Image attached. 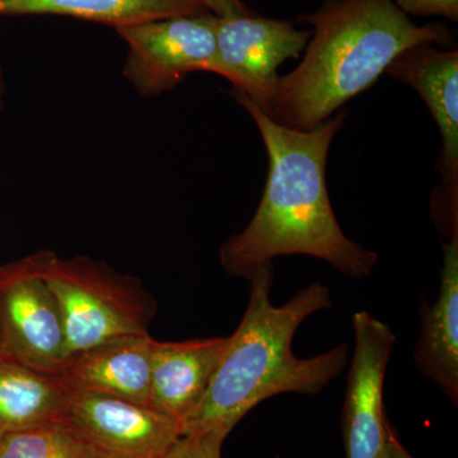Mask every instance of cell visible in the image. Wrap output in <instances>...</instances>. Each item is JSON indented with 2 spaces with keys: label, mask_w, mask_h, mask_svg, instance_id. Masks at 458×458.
<instances>
[{
  "label": "cell",
  "mask_w": 458,
  "mask_h": 458,
  "mask_svg": "<svg viewBox=\"0 0 458 458\" xmlns=\"http://www.w3.org/2000/svg\"><path fill=\"white\" fill-rule=\"evenodd\" d=\"M231 95L258 125L269 156V174L251 221L219 250L223 269L247 280L279 256L307 255L351 278L372 276L378 255L345 236L327 192L328 150L345 111L313 131H295L271 120L243 93L233 89Z\"/></svg>",
  "instance_id": "obj_1"
},
{
  "label": "cell",
  "mask_w": 458,
  "mask_h": 458,
  "mask_svg": "<svg viewBox=\"0 0 458 458\" xmlns=\"http://www.w3.org/2000/svg\"><path fill=\"white\" fill-rule=\"evenodd\" d=\"M247 280L246 311L227 337L203 399L183 420L182 436L214 430L229 434L262 401L280 394H318L346 366V344L303 360L292 352L295 331L304 319L333 307L327 286L312 283L289 302L274 306L273 264L258 267Z\"/></svg>",
  "instance_id": "obj_2"
},
{
  "label": "cell",
  "mask_w": 458,
  "mask_h": 458,
  "mask_svg": "<svg viewBox=\"0 0 458 458\" xmlns=\"http://www.w3.org/2000/svg\"><path fill=\"white\" fill-rule=\"evenodd\" d=\"M313 26L302 62L279 77L267 116L310 131L378 80L403 51L420 44L445 45L441 25L418 26L394 0H325L300 17Z\"/></svg>",
  "instance_id": "obj_3"
},
{
  "label": "cell",
  "mask_w": 458,
  "mask_h": 458,
  "mask_svg": "<svg viewBox=\"0 0 458 458\" xmlns=\"http://www.w3.org/2000/svg\"><path fill=\"white\" fill-rule=\"evenodd\" d=\"M30 256L59 304L68 357L114 340L149 335L158 306L140 279L89 256L63 259L49 250Z\"/></svg>",
  "instance_id": "obj_4"
},
{
  "label": "cell",
  "mask_w": 458,
  "mask_h": 458,
  "mask_svg": "<svg viewBox=\"0 0 458 458\" xmlns=\"http://www.w3.org/2000/svg\"><path fill=\"white\" fill-rule=\"evenodd\" d=\"M218 21L207 12L117 27L129 47L123 77L140 95L155 98L176 89L189 74L209 73Z\"/></svg>",
  "instance_id": "obj_5"
},
{
  "label": "cell",
  "mask_w": 458,
  "mask_h": 458,
  "mask_svg": "<svg viewBox=\"0 0 458 458\" xmlns=\"http://www.w3.org/2000/svg\"><path fill=\"white\" fill-rule=\"evenodd\" d=\"M0 357L50 375L68 358L59 304L30 255L0 267Z\"/></svg>",
  "instance_id": "obj_6"
},
{
  "label": "cell",
  "mask_w": 458,
  "mask_h": 458,
  "mask_svg": "<svg viewBox=\"0 0 458 458\" xmlns=\"http://www.w3.org/2000/svg\"><path fill=\"white\" fill-rule=\"evenodd\" d=\"M386 73L426 101L442 138V182L432 195V218L447 240L458 236V51L420 44L401 53Z\"/></svg>",
  "instance_id": "obj_7"
},
{
  "label": "cell",
  "mask_w": 458,
  "mask_h": 458,
  "mask_svg": "<svg viewBox=\"0 0 458 458\" xmlns=\"http://www.w3.org/2000/svg\"><path fill=\"white\" fill-rule=\"evenodd\" d=\"M311 32L297 30L288 21L246 14L219 17L216 51L209 73L218 74L234 89L267 113L278 87V68L297 57Z\"/></svg>",
  "instance_id": "obj_8"
},
{
  "label": "cell",
  "mask_w": 458,
  "mask_h": 458,
  "mask_svg": "<svg viewBox=\"0 0 458 458\" xmlns=\"http://www.w3.org/2000/svg\"><path fill=\"white\" fill-rule=\"evenodd\" d=\"M60 421L98 458H161L182 436L177 419L101 394L69 393Z\"/></svg>",
  "instance_id": "obj_9"
},
{
  "label": "cell",
  "mask_w": 458,
  "mask_h": 458,
  "mask_svg": "<svg viewBox=\"0 0 458 458\" xmlns=\"http://www.w3.org/2000/svg\"><path fill=\"white\" fill-rule=\"evenodd\" d=\"M352 330L355 349L343 408L346 457L390 458L384 386L396 336L387 324L366 311L352 315Z\"/></svg>",
  "instance_id": "obj_10"
},
{
  "label": "cell",
  "mask_w": 458,
  "mask_h": 458,
  "mask_svg": "<svg viewBox=\"0 0 458 458\" xmlns=\"http://www.w3.org/2000/svg\"><path fill=\"white\" fill-rule=\"evenodd\" d=\"M150 335L126 337L69 355L57 372L66 393L108 394L149 406Z\"/></svg>",
  "instance_id": "obj_11"
},
{
  "label": "cell",
  "mask_w": 458,
  "mask_h": 458,
  "mask_svg": "<svg viewBox=\"0 0 458 458\" xmlns=\"http://www.w3.org/2000/svg\"><path fill=\"white\" fill-rule=\"evenodd\" d=\"M227 337L155 342L149 406L183 423L197 408L227 345Z\"/></svg>",
  "instance_id": "obj_12"
},
{
  "label": "cell",
  "mask_w": 458,
  "mask_h": 458,
  "mask_svg": "<svg viewBox=\"0 0 458 458\" xmlns=\"http://www.w3.org/2000/svg\"><path fill=\"white\" fill-rule=\"evenodd\" d=\"M441 288L433 304L419 309L421 334L415 345L418 369L433 379L457 406L458 401V236L442 243Z\"/></svg>",
  "instance_id": "obj_13"
},
{
  "label": "cell",
  "mask_w": 458,
  "mask_h": 458,
  "mask_svg": "<svg viewBox=\"0 0 458 458\" xmlns=\"http://www.w3.org/2000/svg\"><path fill=\"white\" fill-rule=\"evenodd\" d=\"M66 399L56 375L0 357V437L62 420Z\"/></svg>",
  "instance_id": "obj_14"
},
{
  "label": "cell",
  "mask_w": 458,
  "mask_h": 458,
  "mask_svg": "<svg viewBox=\"0 0 458 458\" xmlns=\"http://www.w3.org/2000/svg\"><path fill=\"white\" fill-rule=\"evenodd\" d=\"M207 12L203 0H0V16L57 14L114 29Z\"/></svg>",
  "instance_id": "obj_15"
},
{
  "label": "cell",
  "mask_w": 458,
  "mask_h": 458,
  "mask_svg": "<svg viewBox=\"0 0 458 458\" xmlns=\"http://www.w3.org/2000/svg\"><path fill=\"white\" fill-rule=\"evenodd\" d=\"M0 458H98L63 421L0 437Z\"/></svg>",
  "instance_id": "obj_16"
},
{
  "label": "cell",
  "mask_w": 458,
  "mask_h": 458,
  "mask_svg": "<svg viewBox=\"0 0 458 458\" xmlns=\"http://www.w3.org/2000/svg\"><path fill=\"white\" fill-rule=\"evenodd\" d=\"M227 437L218 430L185 434L161 458H222V445Z\"/></svg>",
  "instance_id": "obj_17"
},
{
  "label": "cell",
  "mask_w": 458,
  "mask_h": 458,
  "mask_svg": "<svg viewBox=\"0 0 458 458\" xmlns=\"http://www.w3.org/2000/svg\"><path fill=\"white\" fill-rule=\"evenodd\" d=\"M406 14L441 16L457 22L458 0H394Z\"/></svg>",
  "instance_id": "obj_18"
},
{
  "label": "cell",
  "mask_w": 458,
  "mask_h": 458,
  "mask_svg": "<svg viewBox=\"0 0 458 458\" xmlns=\"http://www.w3.org/2000/svg\"><path fill=\"white\" fill-rule=\"evenodd\" d=\"M212 13L218 17H238L251 14L242 0H203Z\"/></svg>",
  "instance_id": "obj_19"
},
{
  "label": "cell",
  "mask_w": 458,
  "mask_h": 458,
  "mask_svg": "<svg viewBox=\"0 0 458 458\" xmlns=\"http://www.w3.org/2000/svg\"><path fill=\"white\" fill-rule=\"evenodd\" d=\"M388 450H390V458H414L409 454L408 450L401 445L397 437L394 436L393 429L390 428L388 434Z\"/></svg>",
  "instance_id": "obj_20"
},
{
  "label": "cell",
  "mask_w": 458,
  "mask_h": 458,
  "mask_svg": "<svg viewBox=\"0 0 458 458\" xmlns=\"http://www.w3.org/2000/svg\"><path fill=\"white\" fill-rule=\"evenodd\" d=\"M3 95H4V80H3V72L0 68V110H2Z\"/></svg>",
  "instance_id": "obj_21"
}]
</instances>
